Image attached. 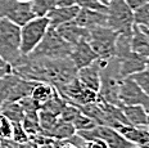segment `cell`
<instances>
[{"label": "cell", "instance_id": "1", "mask_svg": "<svg viewBox=\"0 0 149 148\" xmlns=\"http://www.w3.org/2000/svg\"><path fill=\"white\" fill-rule=\"evenodd\" d=\"M0 57L12 70L27 58L21 52V27L5 18L0 20Z\"/></svg>", "mask_w": 149, "mask_h": 148}, {"label": "cell", "instance_id": "2", "mask_svg": "<svg viewBox=\"0 0 149 148\" xmlns=\"http://www.w3.org/2000/svg\"><path fill=\"white\" fill-rule=\"evenodd\" d=\"M71 48L67 41H64L57 34L54 29L49 27L48 32L44 36L36 49L27 57L39 58V59H61V58H68L71 53Z\"/></svg>", "mask_w": 149, "mask_h": 148}, {"label": "cell", "instance_id": "3", "mask_svg": "<svg viewBox=\"0 0 149 148\" xmlns=\"http://www.w3.org/2000/svg\"><path fill=\"white\" fill-rule=\"evenodd\" d=\"M107 26L117 34H131L134 29V12L125 0H109L107 4Z\"/></svg>", "mask_w": 149, "mask_h": 148}, {"label": "cell", "instance_id": "4", "mask_svg": "<svg viewBox=\"0 0 149 148\" xmlns=\"http://www.w3.org/2000/svg\"><path fill=\"white\" fill-rule=\"evenodd\" d=\"M117 36L118 34L108 26H99L89 30L88 43L98 55V59L109 61L114 58Z\"/></svg>", "mask_w": 149, "mask_h": 148}, {"label": "cell", "instance_id": "5", "mask_svg": "<svg viewBox=\"0 0 149 148\" xmlns=\"http://www.w3.org/2000/svg\"><path fill=\"white\" fill-rule=\"evenodd\" d=\"M48 17H35L21 27V52L23 55H30L41 43L49 30Z\"/></svg>", "mask_w": 149, "mask_h": 148}, {"label": "cell", "instance_id": "6", "mask_svg": "<svg viewBox=\"0 0 149 148\" xmlns=\"http://www.w3.org/2000/svg\"><path fill=\"white\" fill-rule=\"evenodd\" d=\"M57 90L67 103L74 104L77 107L85 106V104H89V103H94L98 99L97 91L91 90V89L86 88L85 85H82L77 77H74L68 84L61 86Z\"/></svg>", "mask_w": 149, "mask_h": 148}, {"label": "cell", "instance_id": "7", "mask_svg": "<svg viewBox=\"0 0 149 148\" xmlns=\"http://www.w3.org/2000/svg\"><path fill=\"white\" fill-rule=\"evenodd\" d=\"M1 18H5L22 27L29 21L35 18V14L31 8V3H23L18 0H0V20Z\"/></svg>", "mask_w": 149, "mask_h": 148}, {"label": "cell", "instance_id": "8", "mask_svg": "<svg viewBox=\"0 0 149 148\" xmlns=\"http://www.w3.org/2000/svg\"><path fill=\"white\" fill-rule=\"evenodd\" d=\"M118 102L123 106H141L149 112V94L145 93L131 77L121 80Z\"/></svg>", "mask_w": 149, "mask_h": 148}, {"label": "cell", "instance_id": "9", "mask_svg": "<svg viewBox=\"0 0 149 148\" xmlns=\"http://www.w3.org/2000/svg\"><path fill=\"white\" fill-rule=\"evenodd\" d=\"M93 139L94 138H100L108 144L109 148H132L135 147L131 142H129L121 133L116 129L111 128L107 125H97L91 129Z\"/></svg>", "mask_w": 149, "mask_h": 148}, {"label": "cell", "instance_id": "10", "mask_svg": "<svg viewBox=\"0 0 149 148\" xmlns=\"http://www.w3.org/2000/svg\"><path fill=\"white\" fill-rule=\"evenodd\" d=\"M68 58L72 61L74 67L77 70H80V68H84V67L93 64L98 59V55L95 54V52L90 47L88 40H84V41H80L77 44L72 45Z\"/></svg>", "mask_w": 149, "mask_h": 148}, {"label": "cell", "instance_id": "11", "mask_svg": "<svg viewBox=\"0 0 149 148\" xmlns=\"http://www.w3.org/2000/svg\"><path fill=\"white\" fill-rule=\"evenodd\" d=\"M54 30L57 31L58 35H59L64 41H67L70 45H74L80 41L88 40V36H89V30L79 26L74 21L63 23Z\"/></svg>", "mask_w": 149, "mask_h": 148}, {"label": "cell", "instance_id": "12", "mask_svg": "<svg viewBox=\"0 0 149 148\" xmlns=\"http://www.w3.org/2000/svg\"><path fill=\"white\" fill-rule=\"evenodd\" d=\"M73 21L84 29L91 30L99 26H107V14L104 12L80 8L79 13Z\"/></svg>", "mask_w": 149, "mask_h": 148}, {"label": "cell", "instance_id": "13", "mask_svg": "<svg viewBox=\"0 0 149 148\" xmlns=\"http://www.w3.org/2000/svg\"><path fill=\"white\" fill-rule=\"evenodd\" d=\"M117 63H118V73L121 79L129 77V76L134 75V73L139 72V71L144 70L147 67V59L135 54L134 52H131L125 58L117 59Z\"/></svg>", "mask_w": 149, "mask_h": 148}, {"label": "cell", "instance_id": "14", "mask_svg": "<svg viewBox=\"0 0 149 148\" xmlns=\"http://www.w3.org/2000/svg\"><path fill=\"white\" fill-rule=\"evenodd\" d=\"M76 77L79 79V81L81 82L82 85H85L86 88L99 93L102 80H100V67H99L97 61L93 64H90V66H86V67H84V68L77 70Z\"/></svg>", "mask_w": 149, "mask_h": 148}, {"label": "cell", "instance_id": "15", "mask_svg": "<svg viewBox=\"0 0 149 148\" xmlns=\"http://www.w3.org/2000/svg\"><path fill=\"white\" fill-rule=\"evenodd\" d=\"M79 10L80 8L77 5H72V7H55L46 16L49 20L50 29H57L61 24L73 21L76 18L77 13H79Z\"/></svg>", "mask_w": 149, "mask_h": 148}, {"label": "cell", "instance_id": "16", "mask_svg": "<svg viewBox=\"0 0 149 148\" xmlns=\"http://www.w3.org/2000/svg\"><path fill=\"white\" fill-rule=\"evenodd\" d=\"M129 125L136 128H148V111L141 106H123L120 104Z\"/></svg>", "mask_w": 149, "mask_h": 148}, {"label": "cell", "instance_id": "17", "mask_svg": "<svg viewBox=\"0 0 149 148\" xmlns=\"http://www.w3.org/2000/svg\"><path fill=\"white\" fill-rule=\"evenodd\" d=\"M131 50L135 54L140 55L143 58H149V40L143 32L140 26L134 24L131 34Z\"/></svg>", "mask_w": 149, "mask_h": 148}, {"label": "cell", "instance_id": "18", "mask_svg": "<svg viewBox=\"0 0 149 148\" xmlns=\"http://www.w3.org/2000/svg\"><path fill=\"white\" fill-rule=\"evenodd\" d=\"M55 91V88L46 82H36V85L33 86L32 91H31L30 97L36 102V104L41 108L42 106L53 97Z\"/></svg>", "mask_w": 149, "mask_h": 148}, {"label": "cell", "instance_id": "19", "mask_svg": "<svg viewBox=\"0 0 149 148\" xmlns=\"http://www.w3.org/2000/svg\"><path fill=\"white\" fill-rule=\"evenodd\" d=\"M74 133H76V130H74L73 125L71 122H66L63 120L58 119L54 128L45 135H48L49 138H52L54 140H66L70 137H72Z\"/></svg>", "mask_w": 149, "mask_h": 148}, {"label": "cell", "instance_id": "20", "mask_svg": "<svg viewBox=\"0 0 149 148\" xmlns=\"http://www.w3.org/2000/svg\"><path fill=\"white\" fill-rule=\"evenodd\" d=\"M1 115H4L12 122H22L24 119V112L18 102H5L0 111Z\"/></svg>", "mask_w": 149, "mask_h": 148}, {"label": "cell", "instance_id": "21", "mask_svg": "<svg viewBox=\"0 0 149 148\" xmlns=\"http://www.w3.org/2000/svg\"><path fill=\"white\" fill-rule=\"evenodd\" d=\"M57 7V0H32L31 8L35 17H46Z\"/></svg>", "mask_w": 149, "mask_h": 148}, {"label": "cell", "instance_id": "22", "mask_svg": "<svg viewBox=\"0 0 149 148\" xmlns=\"http://www.w3.org/2000/svg\"><path fill=\"white\" fill-rule=\"evenodd\" d=\"M66 104H67V102L63 99V97H62V95L58 93L57 89H55L53 97L46 102L40 110H45V111H48V112H52V113H54V115H57L59 117L62 110L66 107Z\"/></svg>", "mask_w": 149, "mask_h": 148}, {"label": "cell", "instance_id": "23", "mask_svg": "<svg viewBox=\"0 0 149 148\" xmlns=\"http://www.w3.org/2000/svg\"><path fill=\"white\" fill-rule=\"evenodd\" d=\"M58 119H59V117L57 115H54V113H52V112H48V111H45V110H39V112H37L39 125H40L41 131L44 133V134H48V133L54 128V125L57 124Z\"/></svg>", "mask_w": 149, "mask_h": 148}, {"label": "cell", "instance_id": "24", "mask_svg": "<svg viewBox=\"0 0 149 148\" xmlns=\"http://www.w3.org/2000/svg\"><path fill=\"white\" fill-rule=\"evenodd\" d=\"M72 125L76 131H82V130H89V129H93L97 126L94 121H93L90 117H88L86 115H84L82 112H80L79 115L74 117V120L72 121Z\"/></svg>", "mask_w": 149, "mask_h": 148}, {"label": "cell", "instance_id": "25", "mask_svg": "<svg viewBox=\"0 0 149 148\" xmlns=\"http://www.w3.org/2000/svg\"><path fill=\"white\" fill-rule=\"evenodd\" d=\"M134 23L138 26L149 24V1L134 10Z\"/></svg>", "mask_w": 149, "mask_h": 148}, {"label": "cell", "instance_id": "26", "mask_svg": "<svg viewBox=\"0 0 149 148\" xmlns=\"http://www.w3.org/2000/svg\"><path fill=\"white\" fill-rule=\"evenodd\" d=\"M138 84L145 93H149V67H145L144 70L139 71L134 75L129 76Z\"/></svg>", "mask_w": 149, "mask_h": 148}, {"label": "cell", "instance_id": "27", "mask_svg": "<svg viewBox=\"0 0 149 148\" xmlns=\"http://www.w3.org/2000/svg\"><path fill=\"white\" fill-rule=\"evenodd\" d=\"M12 139L17 143L21 144H26L30 140L29 134L24 130L22 122H14L13 124V133H12Z\"/></svg>", "mask_w": 149, "mask_h": 148}, {"label": "cell", "instance_id": "28", "mask_svg": "<svg viewBox=\"0 0 149 148\" xmlns=\"http://www.w3.org/2000/svg\"><path fill=\"white\" fill-rule=\"evenodd\" d=\"M76 5L82 9H91L98 12H107V5L103 4L100 0H76Z\"/></svg>", "mask_w": 149, "mask_h": 148}, {"label": "cell", "instance_id": "29", "mask_svg": "<svg viewBox=\"0 0 149 148\" xmlns=\"http://www.w3.org/2000/svg\"><path fill=\"white\" fill-rule=\"evenodd\" d=\"M80 112H81V111H80V108L77 106H74V104H71V103H67L66 107L62 110V112H61V115H59V119L63 120V121H66V122H71V124H72V121L74 120V117L79 115Z\"/></svg>", "mask_w": 149, "mask_h": 148}, {"label": "cell", "instance_id": "30", "mask_svg": "<svg viewBox=\"0 0 149 148\" xmlns=\"http://www.w3.org/2000/svg\"><path fill=\"white\" fill-rule=\"evenodd\" d=\"M13 133V122L0 113V139H9Z\"/></svg>", "mask_w": 149, "mask_h": 148}, {"label": "cell", "instance_id": "31", "mask_svg": "<svg viewBox=\"0 0 149 148\" xmlns=\"http://www.w3.org/2000/svg\"><path fill=\"white\" fill-rule=\"evenodd\" d=\"M84 148H109V147H108V144L105 143L103 139H100V138H94V139L86 140Z\"/></svg>", "mask_w": 149, "mask_h": 148}, {"label": "cell", "instance_id": "32", "mask_svg": "<svg viewBox=\"0 0 149 148\" xmlns=\"http://www.w3.org/2000/svg\"><path fill=\"white\" fill-rule=\"evenodd\" d=\"M0 148H24V144L17 143L12 138L9 139H1L0 140Z\"/></svg>", "mask_w": 149, "mask_h": 148}, {"label": "cell", "instance_id": "33", "mask_svg": "<svg viewBox=\"0 0 149 148\" xmlns=\"http://www.w3.org/2000/svg\"><path fill=\"white\" fill-rule=\"evenodd\" d=\"M125 1H126V4L129 5V8L134 12L135 9L140 8L141 5H144L145 3H148L149 0H125Z\"/></svg>", "mask_w": 149, "mask_h": 148}, {"label": "cell", "instance_id": "34", "mask_svg": "<svg viewBox=\"0 0 149 148\" xmlns=\"http://www.w3.org/2000/svg\"><path fill=\"white\" fill-rule=\"evenodd\" d=\"M55 142H58V144L53 142V144H54L55 148H77L76 146H73V144L68 143V142H66V140H55Z\"/></svg>", "mask_w": 149, "mask_h": 148}, {"label": "cell", "instance_id": "35", "mask_svg": "<svg viewBox=\"0 0 149 148\" xmlns=\"http://www.w3.org/2000/svg\"><path fill=\"white\" fill-rule=\"evenodd\" d=\"M76 5V0H57V7H72Z\"/></svg>", "mask_w": 149, "mask_h": 148}, {"label": "cell", "instance_id": "36", "mask_svg": "<svg viewBox=\"0 0 149 148\" xmlns=\"http://www.w3.org/2000/svg\"><path fill=\"white\" fill-rule=\"evenodd\" d=\"M9 72H12L10 67H0V77H3V76L7 75Z\"/></svg>", "mask_w": 149, "mask_h": 148}, {"label": "cell", "instance_id": "37", "mask_svg": "<svg viewBox=\"0 0 149 148\" xmlns=\"http://www.w3.org/2000/svg\"><path fill=\"white\" fill-rule=\"evenodd\" d=\"M0 67H9L8 64L5 63V62H4V61H3V59H1V57H0ZM10 70H12V68H10Z\"/></svg>", "mask_w": 149, "mask_h": 148}, {"label": "cell", "instance_id": "38", "mask_svg": "<svg viewBox=\"0 0 149 148\" xmlns=\"http://www.w3.org/2000/svg\"><path fill=\"white\" fill-rule=\"evenodd\" d=\"M18 1H23V3H31L32 0H18Z\"/></svg>", "mask_w": 149, "mask_h": 148}, {"label": "cell", "instance_id": "39", "mask_svg": "<svg viewBox=\"0 0 149 148\" xmlns=\"http://www.w3.org/2000/svg\"><path fill=\"white\" fill-rule=\"evenodd\" d=\"M100 1H102V3H103V4H105V5H107V4H108V0H100Z\"/></svg>", "mask_w": 149, "mask_h": 148}, {"label": "cell", "instance_id": "40", "mask_svg": "<svg viewBox=\"0 0 149 148\" xmlns=\"http://www.w3.org/2000/svg\"><path fill=\"white\" fill-rule=\"evenodd\" d=\"M147 67H149V58H147Z\"/></svg>", "mask_w": 149, "mask_h": 148}, {"label": "cell", "instance_id": "41", "mask_svg": "<svg viewBox=\"0 0 149 148\" xmlns=\"http://www.w3.org/2000/svg\"><path fill=\"white\" fill-rule=\"evenodd\" d=\"M148 129H149V112H148Z\"/></svg>", "mask_w": 149, "mask_h": 148}, {"label": "cell", "instance_id": "42", "mask_svg": "<svg viewBox=\"0 0 149 148\" xmlns=\"http://www.w3.org/2000/svg\"><path fill=\"white\" fill-rule=\"evenodd\" d=\"M147 27H148V29H149V24H148V26H147Z\"/></svg>", "mask_w": 149, "mask_h": 148}, {"label": "cell", "instance_id": "43", "mask_svg": "<svg viewBox=\"0 0 149 148\" xmlns=\"http://www.w3.org/2000/svg\"><path fill=\"white\" fill-rule=\"evenodd\" d=\"M108 1H109V0H108Z\"/></svg>", "mask_w": 149, "mask_h": 148}, {"label": "cell", "instance_id": "44", "mask_svg": "<svg viewBox=\"0 0 149 148\" xmlns=\"http://www.w3.org/2000/svg\"><path fill=\"white\" fill-rule=\"evenodd\" d=\"M0 140H1V139H0Z\"/></svg>", "mask_w": 149, "mask_h": 148}, {"label": "cell", "instance_id": "45", "mask_svg": "<svg viewBox=\"0 0 149 148\" xmlns=\"http://www.w3.org/2000/svg\"><path fill=\"white\" fill-rule=\"evenodd\" d=\"M148 94H149V93H148Z\"/></svg>", "mask_w": 149, "mask_h": 148}]
</instances>
